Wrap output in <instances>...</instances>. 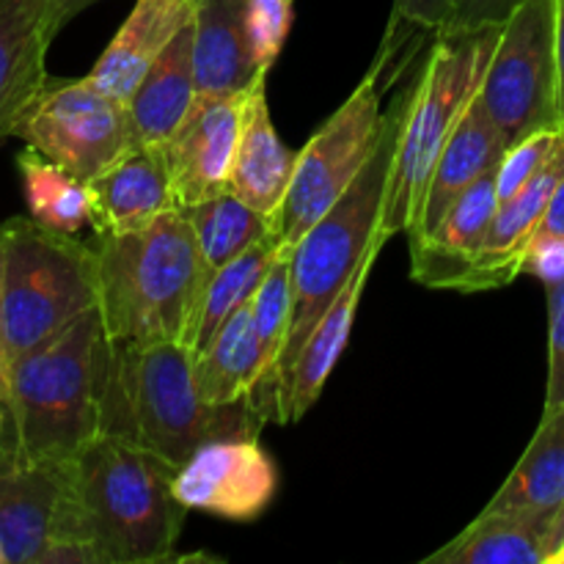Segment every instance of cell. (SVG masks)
Wrapping results in <instances>:
<instances>
[{"mask_svg": "<svg viewBox=\"0 0 564 564\" xmlns=\"http://www.w3.org/2000/svg\"><path fill=\"white\" fill-rule=\"evenodd\" d=\"M94 3H99V0H55V22H58V31Z\"/></svg>", "mask_w": 564, "mask_h": 564, "instance_id": "cell-38", "label": "cell"}, {"mask_svg": "<svg viewBox=\"0 0 564 564\" xmlns=\"http://www.w3.org/2000/svg\"><path fill=\"white\" fill-rule=\"evenodd\" d=\"M532 240H564V176L556 185Z\"/></svg>", "mask_w": 564, "mask_h": 564, "instance_id": "cell-36", "label": "cell"}, {"mask_svg": "<svg viewBox=\"0 0 564 564\" xmlns=\"http://www.w3.org/2000/svg\"><path fill=\"white\" fill-rule=\"evenodd\" d=\"M193 72L198 94H240L268 69L253 64L242 0H198L193 20Z\"/></svg>", "mask_w": 564, "mask_h": 564, "instance_id": "cell-23", "label": "cell"}, {"mask_svg": "<svg viewBox=\"0 0 564 564\" xmlns=\"http://www.w3.org/2000/svg\"><path fill=\"white\" fill-rule=\"evenodd\" d=\"M564 507V405L543 413L532 444L485 512L540 516Z\"/></svg>", "mask_w": 564, "mask_h": 564, "instance_id": "cell-25", "label": "cell"}, {"mask_svg": "<svg viewBox=\"0 0 564 564\" xmlns=\"http://www.w3.org/2000/svg\"><path fill=\"white\" fill-rule=\"evenodd\" d=\"M58 36L55 0H0V143L47 80V50Z\"/></svg>", "mask_w": 564, "mask_h": 564, "instance_id": "cell-15", "label": "cell"}, {"mask_svg": "<svg viewBox=\"0 0 564 564\" xmlns=\"http://www.w3.org/2000/svg\"><path fill=\"white\" fill-rule=\"evenodd\" d=\"M268 72L259 75L246 91L240 135H237L235 160H231L229 191L273 218L284 202L290 182L295 176L297 152H292L275 132L268 108Z\"/></svg>", "mask_w": 564, "mask_h": 564, "instance_id": "cell-16", "label": "cell"}, {"mask_svg": "<svg viewBox=\"0 0 564 564\" xmlns=\"http://www.w3.org/2000/svg\"><path fill=\"white\" fill-rule=\"evenodd\" d=\"M549 295V383L545 413L564 405V281L545 286Z\"/></svg>", "mask_w": 564, "mask_h": 564, "instance_id": "cell-32", "label": "cell"}, {"mask_svg": "<svg viewBox=\"0 0 564 564\" xmlns=\"http://www.w3.org/2000/svg\"><path fill=\"white\" fill-rule=\"evenodd\" d=\"M279 468L257 438L209 441L174 477V496L187 510L226 521H257L275 499Z\"/></svg>", "mask_w": 564, "mask_h": 564, "instance_id": "cell-11", "label": "cell"}, {"mask_svg": "<svg viewBox=\"0 0 564 564\" xmlns=\"http://www.w3.org/2000/svg\"><path fill=\"white\" fill-rule=\"evenodd\" d=\"M507 152V143L501 132L496 130L494 119L488 116L485 105L479 102V94L471 105L466 108L463 119L457 121L455 132H452L449 143L441 152L438 165H435L430 185L424 191L422 209H419L416 220L408 229L411 242L422 240V237L433 235L435 226L441 224L452 204L479 180L488 174L490 169L501 163Z\"/></svg>", "mask_w": 564, "mask_h": 564, "instance_id": "cell-21", "label": "cell"}, {"mask_svg": "<svg viewBox=\"0 0 564 564\" xmlns=\"http://www.w3.org/2000/svg\"><path fill=\"white\" fill-rule=\"evenodd\" d=\"M3 419H6V405L3 400H0V438H3Z\"/></svg>", "mask_w": 564, "mask_h": 564, "instance_id": "cell-39", "label": "cell"}, {"mask_svg": "<svg viewBox=\"0 0 564 564\" xmlns=\"http://www.w3.org/2000/svg\"><path fill=\"white\" fill-rule=\"evenodd\" d=\"M452 14H455V0H394L389 31L411 25L430 33H441L449 28Z\"/></svg>", "mask_w": 564, "mask_h": 564, "instance_id": "cell-33", "label": "cell"}, {"mask_svg": "<svg viewBox=\"0 0 564 564\" xmlns=\"http://www.w3.org/2000/svg\"><path fill=\"white\" fill-rule=\"evenodd\" d=\"M28 213L36 224L64 235H77L94 220V193L86 180H77L58 163L25 147L17 154Z\"/></svg>", "mask_w": 564, "mask_h": 564, "instance_id": "cell-28", "label": "cell"}, {"mask_svg": "<svg viewBox=\"0 0 564 564\" xmlns=\"http://www.w3.org/2000/svg\"><path fill=\"white\" fill-rule=\"evenodd\" d=\"M193 367L196 352L182 341L110 345L102 433L127 435L176 468L209 441L257 438L262 419L248 400L207 402Z\"/></svg>", "mask_w": 564, "mask_h": 564, "instance_id": "cell-3", "label": "cell"}, {"mask_svg": "<svg viewBox=\"0 0 564 564\" xmlns=\"http://www.w3.org/2000/svg\"><path fill=\"white\" fill-rule=\"evenodd\" d=\"M564 176V138L551 154L549 163L543 165L538 176L523 187L521 193L510 202L499 204L494 226H490L485 246L479 251L477 262L471 264V273L466 275L463 292H482V290H501L512 284L523 273V259L527 248L538 231L540 218L554 196L556 185Z\"/></svg>", "mask_w": 564, "mask_h": 564, "instance_id": "cell-18", "label": "cell"}, {"mask_svg": "<svg viewBox=\"0 0 564 564\" xmlns=\"http://www.w3.org/2000/svg\"><path fill=\"white\" fill-rule=\"evenodd\" d=\"M551 564H564V545H562L560 551H556V554H554V560H551Z\"/></svg>", "mask_w": 564, "mask_h": 564, "instance_id": "cell-40", "label": "cell"}, {"mask_svg": "<svg viewBox=\"0 0 564 564\" xmlns=\"http://www.w3.org/2000/svg\"><path fill=\"white\" fill-rule=\"evenodd\" d=\"M479 102L507 149L540 130H556L560 64H556V0H523L501 25Z\"/></svg>", "mask_w": 564, "mask_h": 564, "instance_id": "cell-9", "label": "cell"}, {"mask_svg": "<svg viewBox=\"0 0 564 564\" xmlns=\"http://www.w3.org/2000/svg\"><path fill=\"white\" fill-rule=\"evenodd\" d=\"M386 242H389L386 237H378V242H375L372 251L364 257L361 268L356 270L350 284L339 292V297L330 303L328 312L317 319L312 334H308L306 341H303L301 352H297L295 364H292L290 369V378H286V391H284L286 424L297 422V419H303L308 411H312L314 402H317L319 394H323L328 378L334 375L336 364H339L341 352H345L347 347V339H350L358 303H361L364 290H367V281L369 275H372V268L375 262H378Z\"/></svg>", "mask_w": 564, "mask_h": 564, "instance_id": "cell-22", "label": "cell"}, {"mask_svg": "<svg viewBox=\"0 0 564 564\" xmlns=\"http://www.w3.org/2000/svg\"><path fill=\"white\" fill-rule=\"evenodd\" d=\"M174 477L176 466L138 441L99 433L72 460L55 543L86 545L99 564L174 560L187 516L174 496Z\"/></svg>", "mask_w": 564, "mask_h": 564, "instance_id": "cell-1", "label": "cell"}, {"mask_svg": "<svg viewBox=\"0 0 564 564\" xmlns=\"http://www.w3.org/2000/svg\"><path fill=\"white\" fill-rule=\"evenodd\" d=\"M295 20V0H242V31L251 47L253 64L268 69L284 50Z\"/></svg>", "mask_w": 564, "mask_h": 564, "instance_id": "cell-30", "label": "cell"}, {"mask_svg": "<svg viewBox=\"0 0 564 564\" xmlns=\"http://www.w3.org/2000/svg\"><path fill=\"white\" fill-rule=\"evenodd\" d=\"M523 273L543 281V286L564 281V240H532L523 259Z\"/></svg>", "mask_w": 564, "mask_h": 564, "instance_id": "cell-35", "label": "cell"}, {"mask_svg": "<svg viewBox=\"0 0 564 564\" xmlns=\"http://www.w3.org/2000/svg\"><path fill=\"white\" fill-rule=\"evenodd\" d=\"M196 383L207 402L235 405L248 400L253 386L264 375L262 347L251 325V303L237 308L224 328L213 336L202 352H196Z\"/></svg>", "mask_w": 564, "mask_h": 564, "instance_id": "cell-26", "label": "cell"}, {"mask_svg": "<svg viewBox=\"0 0 564 564\" xmlns=\"http://www.w3.org/2000/svg\"><path fill=\"white\" fill-rule=\"evenodd\" d=\"M556 64H560V113L564 124V0H556Z\"/></svg>", "mask_w": 564, "mask_h": 564, "instance_id": "cell-37", "label": "cell"}, {"mask_svg": "<svg viewBox=\"0 0 564 564\" xmlns=\"http://www.w3.org/2000/svg\"><path fill=\"white\" fill-rule=\"evenodd\" d=\"M182 209H185L187 220L193 226V235H196L198 257H202L207 281L220 268L235 262L240 253H246L248 248H253L259 240L273 235V224H270L268 215L248 207L231 191L218 193V196L204 198V202Z\"/></svg>", "mask_w": 564, "mask_h": 564, "instance_id": "cell-27", "label": "cell"}, {"mask_svg": "<svg viewBox=\"0 0 564 564\" xmlns=\"http://www.w3.org/2000/svg\"><path fill=\"white\" fill-rule=\"evenodd\" d=\"M108 358L99 308L17 358L3 400L11 419L9 444L31 460H75L102 433Z\"/></svg>", "mask_w": 564, "mask_h": 564, "instance_id": "cell-4", "label": "cell"}, {"mask_svg": "<svg viewBox=\"0 0 564 564\" xmlns=\"http://www.w3.org/2000/svg\"><path fill=\"white\" fill-rule=\"evenodd\" d=\"M3 339L9 361L36 350L99 306L97 248L28 218L0 226Z\"/></svg>", "mask_w": 564, "mask_h": 564, "instance_id": "cell-7", "label": "cell"}, {"mask_svg": "<svg viewBox=\"0 0 564 564\" xmlns=\"http://www.w3.org/2000/svg\"><path fill=\"white\" fill-rule=\"evenodd\" d=\"M564 138V127L556 130H540L527 135L523 141L512 143L505 152L499 163V174H496V185H499V202H510L516 193H521L534 176L543 171V165L549 163L551 154L556 152V147Z\"/></svg>", "mask_w": 564, "mask_h": 564, "instance_id": "cell-31", "label": "cell"}, {"mask_svg": "<svg viewBox=\"0 0 564 564\" xmlns=\"http://www.w3.org/2000/svg\"><path fill=\"white\" fill-rule=\"evenodd\" d=\"M499 36L501 25L435 33L416 83L405 91V113L380 218V237L386 240L408 235L416 220L441 152L482 88Z\"/></svg>", "mask_w": 564, "mask_h": 564, "instance_id": "cell-5", "label": "cell"}, {"mask_svg": "<svg viewBox=\"0 0 564 564\" xmlns=\"http://www.w3.org/2000/svg\"><path fill=\"white\" fill-rule=\"evenodd\" d=\"M0 564H6V556H3V549H0Z\"/></svg>", "mask_w": 564, "mask_h": 564, "instance_id": "cell-41", "label": "cell"}, {"mask_svg": "<svg viewBox=\"0 0 564 564\" xmlns=\"http://www.w3.org/2000/svg\"><path fill=\"white\" fill-rule=\"evenodd\" d=\"M99 317L116 347L193 345L207 275L185 209L124 235H97ZM193 350V347H191Z\"/></svg>", "mask_w": 564, "mask_h": 564, "instance_id": "cell-2", "label": "cell"}, {"mask_svg": "<svg viewBox=\"0 0 564 564\" xmlns=\"http://www.w3.org/2000/svg\"><path fill=\"white\" fill-rule=\"evenodd\" d=\"M523 0H455V14L446 31H474L485 25H505L507 17Z\"/></svg>", "mask_w": 564, "mask_h": 564, "instance_id": "cell-34", "label": "cell"}, {"mask_svg": "<svg viewBox=\"0 0 564 564\" xmlns=\"http://www.w3.org/2000/svg\"><path fill=\"white\" fill-rule=\"evenodd\" d=\"M196 6L198 0H135L88 77L110 97L127 102L158 55L196 20Z\"/></svg>", "mask_w": 564, "mask_h": 564, "instance_id": "cell-19", "label": "cell"}, {"mask_svg": "<svg viewBox=\"0 0 564 564\" xmlns=\"http://www.w3.org/2000/svg\"><path fill=\"white\" fill-rule=\"evenodd\" d=\"M14 138L86 182L138 147L127 102L91 77H47L17 121Z\"/></svg>", "mask_w": 564, "mask_h": 564, "instance_id": "cell-10", "label": "cell"}, {"mask_svg": "<svg viewBox=\"0 0 564 564\" xmlns=\"http://www.w3.org/2000/svg\"><path fill=\"white\" fill-rule=\"evenodd\" d=\"M499 165L479 176L441 218L433 235L411 242V275L433 290H460L477 262L496 213H499Z\"/></svg>", "mask_w": 564, "mask_h": 564, "instance_id": "cell-14", "label": "cell"}, {"mask_svg": "<svg viewBox=\"0 0 564 564\" xmlns=\"http://www.w3.org/2000/svg\"><path fill=\"white\" fill-rule=\"evenodd\" d=\"M94 231L124 235L154 224L160 215L180 209L169 165L160 147H135L94 176Z\"/></svg>", "mask_w": 564, "mask_h": 564, "instance_id": "cell-17", "label": "cell"}, {"mask_svg": "<svg viewBox=\"0 0 564 564\" xmlns=\"http://www.w3.org/2000/svg\"><path fill=\"white\" fill-rule=\"evenodd\" d=\"M386 61V55H378V64L364 77L361 86L297 152L290 191L270 218L284 257H290L301 237L339 202L341 193L356 182L372 158L383 127L380 69Z\"/></svg>", "mask_w": 564, "mask_h": 564, "instance_id": "cell-8", "label": "cell"}, {"mask_svg": "<svg viewBox=\"0 0 564 564\" xmlns=\"http://www.w3.org/2000/svg\"><path fill=\"white\" fill-rule=\"evenodd\" d=\"M242 105L246 91L196 94L180 127L171 132L169 141L160 143L180 207L229 191Z\"/></svg>", "mask_w": 564, "mask_h": 564, "instance_id": "cell-12", "label": "cell"}, {"mask_svg": "<svg viewBox=\"0 0 564 564\" xmlns=\"http://www.w3.org/2000/svg\"><path fill=\"white\" fill-rule=\"evenodd\" d=\"M281 257V242L275 235H268L257 246L248 248L246 253L220 268L213 279L207 281L202 306H198L196 328H193V352H202L213 341V336L224 328L226 319L251 303L257 290L262 286L264 275L273 268L275 259Z\"/></svg>", "mask_w": 564, "mask_h": 564, "instance_id": "cell-29", "label": "cell"}, {"mask_svg": "<svg viewBox=\"0 0 564 564\" xmlns=\"http://www.w3.org/2000/svg\"><path fill=\"white\" fill-rule=\"evenodd\" d=\"M402 113H405V94L397 99L394 108L383 113L378 147L361 174L356 176V182L292 248V325L279 364L284 391L290 369L306 336L312 334L317 319L328 312L330 303L339 297V292L350 284L364 257L378 242Z\"/></svg>", "mask_w": 564, "mask_h": 564, "instance_id": "cell-6", "label": "cell"}, {"mask_svg": "<svg viewBox=\"0 0 564 564\" xmlns=\"http://www.w3.org/2000/svg\"><path fill=\"white\" fill-rule=\"evenodd\" d=\"M69 463L31 460L0 441V549L6 564H42L55 540Z\"/></svg>", "mask_w": 564, "mask_h": 564, "instance_id": "cell-13", "label": "cell"}, {"mask_svg": "<svg viewBox=\"0 0 564 564\" xmlns=\"http://www.w3.org/2000/svg\"><path fill=\"white\" fill-rule=\"evenodd\" d=\"M564 545V507L540 516L479 512L424 564H551Z\"/></svg>", "mask_w": 564, "mask_h": 564, "instance_id": "cell-20", "label": "cell"}, {"mask_svg": "<svg viewBox=\"0 0 564 564\" xmlns=\"http://www.w3.org/2000/svg\"><path fill=\"white\" fill-rule=\"evenodd\" d=\"M193 72V22L158 55L132 97L127 99L138 147H160L180 127L196 99Z\"/></svg>", "mask_w": 564, "mask_h": 564, "instance_id": "cell-24", "label": "cell"}]
</instances>
